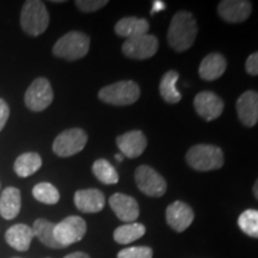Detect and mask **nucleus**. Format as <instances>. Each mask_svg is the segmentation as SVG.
I'll return each mask as SVG.
<instances>
[{
  "label": "nucleus",
  "instance_id": "1",
  "mask_svg": "<svg viewBox=\"0 0 258 258\" xmlns=\"http://www.w3.org/2000/svg\"><path fill=\"white\" fill-rule=\"evenodd\" d=\"M198 35V24L194 16L188 11H179L171 19L167 31V42L170 47L178 53L188 50L195 42Z\"/></svg>",
  "mask_w": 258,
  "mask_h": 258
},
{
  "label": "nucleus",
  "instance_id": "2",
  "mask_svg": "<svg viewBox=\"0 0 258 258\" xmlns=\"http://www.w3.org/2000/svg\"><path fill=\"white\" fill-rule=\"evenodd\" d=\"M49 25V14L43 2L28 0L21 11V27L29 36L36 37L43 34Z\"/></svg>",
  "mask_w": 258,
  "mask_h": 258
},
{
  "label": "nucleus",
  "instance_id": "3",
  "mask_svg": "<svg viewBox=\"0 0 258 258\" xmlns=\"http://www.w3.org/2000/svg\"><path fill=\"white\" fill-rule=\"evenodd\" d=\"M90 37L82 31H70L55 42L53 55L67 61L82 59L89 53Z\"/></svg>",
  "mask_w": 258,
  "mask_h": 258
},
{
  "label": "nucleus",
  "instance_id": "4",
  "mask_svg": "<svg viewBox=\"0 0 258 258\" xmlns=\"http://www.w3.org/2000/svg\"><path fill=\"white\" fill-rule=\"evenodd\" d=\"M185 159L196 171L218 170L224 165V152L214 145H195L188 151Z\"/></svg>",
  "mask_w": 258,
  "mask_h": 258
},
{
  "label": "nucleus",
  "instance_id": "5",
  "mask_svg": "<svg viewBox=\"0 0 258 258\" xmlns=\"http://www.w3.org/2000/svg\"><path fill=\"white\" fill-rule=\"evenodd\" d=\"M98 98L111 105H131L140 98V88L133 80H122L102 88Z\"/></svg>",
  "mask_w": 258,
  "mask_h": 258
},
{
  "label": "nucleus",
  "instance_id": "6",
  "mask_svg": "<svg viewBox=\"0 0 258 258\" xmlns=\"http://www.w3.org/2000/svg\"><path fill=\"white\" fill-rule=\"evenodd\" d=\"M88 144V134L80 128H71L61 132L53 143V152L61 158L72 157L82 152Z\"/></svg>",
  "mask_w": 258,
  "mask_h": 258
},
{
  "label": "nucleus",
  "instance_id": "7",
  "mask_svg": "<svg viewBox=\"0 0 258 258\" xmlns=\"http://www.w3.org/2000/svg\"><path fill=\"white\" fill-rule=\"evenodd\" d=\"M54 99V92L50 82L46 78H36L31 83L24 96L25 106L29 110L41 112L46 110Z\"/></svg>",
  "mask_w": 258,
  "mask_h": 258
},
{
  "label": "nucleus",
  "instance_id": "8",
  "mask_svg": "<svg viewBox=\"0 0 258 258\" xmlns=\"http://www.w3.org/2000/svg\"><path fill=\"white\" fill-rule=\"evenodd\" d=\"M86 231H88V226L85 220L77 215H71L55 225L54 237L57 243L62 245L63 247H67L82 240L84 235L86 234Z\"/></svg>",
  "mask_w": 258,
  "mask_h": 258
},
{
  "label": "nucleus",
  "instance_id": "9",
  "mask_svg": "<svg viewBox=\"0 0 258 258\" xmlns=\"http://www.w3.org/2000/svg\"><path fill=\"white\" fill-rule=\"evenodd\" d=\"M135 182L140 191L151 198H160L166 192L167 189L164 177L148 165H140L138 167L135 171Z\"/></svg>",
  "mask_w": 258,
  "mask_h": 258
},
{
  "label": "nucleus",
  "instance_id": "10",
  "mask_svg": "<svg viewBox=\"0 0 258 258\" xmlns=\"http://www.w3.org/2000/svg\"><path fill=\"white\" fill-rule=\"evenodd\" d=\"M159 42L154 35H141L129 38L122 44V51L127 57L137 60H145L152 57L157 53Z\"/></svg>",
  "mask_w": 258,
  "mask_h": 258
},
{
  "label": "nucleus",
  "instance_id": "11",
  "mask_svg": "<svg viewBox=\"0 0 258 258\" xmlns=\"http://www.w3.org/2000/svg\"><path fill=\"white\" fill-rule=\"evenodd\" d=\"M194 106L198 114L206 121L217 120L224 111V102L217 93L202 91L196 95Z\"/></svg>",
  "mask_w": 258,
  "mask_h": 258
},
{
  "label": "nucleus",
  "instance_id": "12",
  "mask_svg": "<svg viewBox=\"0 0 258 258\" xmlns=\"http://www.w3.org/2000/svg\"><path fill=\"white\" fill-rule=\"evenodd\" d=\"M109 205H110V208L115 213L116 217L120 219L121 221H124L125 224L134 222L139 218V214H140L137 200L128 195H124V194H114L109 199Z\"/></svg>",
  "mask_w": 258,
  "mask_h": 258
},
{
  "label": "nucleus",
  "instance_id": "13",
  "mask_svg": "<svg viewBox=\"0 0 258 258\" xmlns=\"http://www.w3.org/2000/svg\"><path fill=\"white\" fill-rule=\"evenodd\" d=\"M252 4L246 0H224L218 6L219 16L228 23H241L250 17Z\"/></svg>",
  "mask_w": 258,
  "mask_h": 258
},
{
  "label": "nucleus",
  "instance_id": "14",
  "mask_svg": "<svg viewBox=\"0 0 258 258\" xmlns=\"http://www.w3.org/2000/svg\"><path fill=\"white\" fill-rule=\"evenodd\" d=\"M194 215L190 206L182 201H175L166 209V221L173 231L184 232L192 224Z\"/></svg>",
  "mask_w": 258,
  "mask_h": 258
},
{
  "label": "nucleus",
  "instance_id": "15",
  "mask_svg": "<svg viewBox=\"0 0 258 258\" xmlns=\"http://www.w3.org/2000/svg\"><path fill=\"white\" fill-rule=\"evenodd\" d=\"M116 144L120 148L122 156L127 158H138L144 153L147 147V139L141 131H132L118 135Z\"/></svg>",
  "mask_w": 258,
  "mask_h": 258
},
{
  "label": "nucleus",
  "instance_id": "16",
  "mask_svg": "<svg viewBox=\"0 0 258 258\" xmlns=\"http://www.w3.org/2000/svg\"><path fill=\"white\" fill-rule=\"evenodd\" d=\"M237 114L241 123L253 127L258 122V93L252 90L245 91L237 101Z\"/></svg>",
  "mask_w": 258,
  "mask_h": 258
},
{
  "label": "nucleus",
  "instance_id": "17",
  "mask_svg": "<svg viewBox=\"0 0 258 258\" xmlns=\"http://www.w3.org/2000/svg\"><path fill=\"white\" fill-rule=\"evenodd\" d=\"M74 205L82 213H98L105 206V196L98 189H82L74 194Z\"/></svg>",
  "mask_w": 258,
  "mask_h": 258
},
{
  "label": "nucleus",
  "instance_id": "18",
  "mask_svg": "<svg viewBox=\"0 0 258 258\" xmlns=\"http://www.w3.org/2000/svg\"><path fill=\"white\" fill-rule=\"evenodd\" d=\"M35 234L32 227L25 224H16L5 232V240L12 249L25 252L30 249Z\"/></svg>",
  "mask_w": 258,
  "mask_h": 258
},
{
  "label": "nucleus",
  "instance_id": "19",
  "mask_svg": "<svg viewBox=\"0 0 258 258\" xmlns=\"http://www.w3.org/2000/svg\"><path fill=\"white\" fill-rule=\"evenodd\" d=\"M226 67H227V61L225 56L219 53H211L203 57L201 64H200L199 74L206 82H213V80L220 78L225 73Z\"/></svg>",
  "mask_w": 258,
  "mask_h": 258
},
{
  "label": "nucleus",
  "instance_id": "20",
  "mask_svg": "<svg viewBox=\"0 0 258 258\" xmlns=\"http://www.w3.org/2000/svg\"><path fill=\"white\" fill-rule=\"evenodd\" d=\"M21 190L15 186H8L0 195V215L5 220H14L21 212Z\"/></svg>",
  "mask_w": 258,
  "mask_h": 258
},
{
  "label": "nucleus",
  "instance_id": "21",
  "mask_svg": "<svg viewBox=\"0 0 258 258\" xmlns=\"http://www.w3.org/2000/svg\"><path fill=\"white\" fill-rule=\"evenodd\" d=\"M148 30H150V23L144 18L125 17L115 24L116 34L121 37H125L127 40L146 35Z\"/></svg>",
  "mask_w": 258,
  "mask_h": 258
},
{
  "label": "nucleus",
  "instance_id": "22",
  "mask_svg": "<svg viewBox=\"0 0 258 258\" xmlns=\"http://www.w3.org/2000/svg\"><path fill=\"white\" fill-rule=\"evenodd\" d=\"M42 166V158L38 153L27 152L21 154L14 164V170L16 175L22 178L36 173Z\"/></svg>",
  "mask_w": 258,
  "mask_h": 258
},
{
  "label": "nucleus",
  "instance_id": "23",
  "mask_svg": "<svg viewBox=\"0 0 258 258\" xmlns=\"http://www.w3.org/2000/svg\"><path fill=\"white\" fill-rule=\"evenodd\" d=\"M54 222L48 221L46 219H37L32 225V231H34L35 237L38 238L44 246L50 247V249H63L62 245L57 243L55 237H54V228H55Z\"/></svg>",
  "mask_w": 258,
  "mask_h": 258
},
{
  "label": "nucleus",
  "instance_id": "24",
  "mask_svg": "<svg viewBox=\"0 0 258 258\" xmlns=\"http://www.w3.org/2000/svg\"><path fill=\"white\" fill-rule=\"evenodd\" d=\"M179 74L176 71H169L163 76L159 84V92L161 98L170 104H176L182 99V95L176 89V84L178 82Z\"/></svg>",
  "mask_w": 258,
  "mask_h": 258
},
{
  "label": "nucleus",
  "instance_id": "25",
  "mask_svg": "<svg viewBox=\"0 0 258 258\" xmlns=\"http://www.w3.org/2000/svg\"><path fill=\"white\" fill-rule=\"evenodd\" d=\"M146 233V227L139 222L122 225L114 231V239L117 244H131L133 241L140 239Z\"/></svg>",
  "mask_w": 258,
  "mask_h": 258
},
{
  "label": "nucleus",
  "instance_id": "26",
  "mask_svg": "<svg viewBox=\"0 0 258 258\" xmlns=\"http://www.w3.org/2000/svg\"><path fill=\"white\" fill-rule=\"evenodd\" d=\"M92 172L103 184H116L120 179L117 171L106 159H97L92 165Z\"/></svg>",
  "mask_w": 258,
  "mask_h": 258
},
{
  "label": "nucleus",
  "instance_id": "27",
  "mask_svg": "<svg viewBox=\"0 0 258 258\" xmlns=\"http://www.w3.org/2000/svg\"><path fill=\"white\" fill-rule=\"evenodd\" d=\"M32 196L44 205H56L60 200V192L50 183L42 182L32 188Z\"/></svg>",
  "mask_w": 258,
  "mask_h": 258
},
{
  "label": "nucleus",
  "instance_id": "28",
  "mask_svg": "<svg viewBox=\"0 0 258 258\" xmlns=\"http://www.w3.org/2000/svg\"><path fill=\"white\" fill-rule=\"evenodd\" d=\"M238 226L245 234L258 239V211L246 209L238 219Z\"/></svg>",
  "mask_w": 258,
  "mask_h": 258
},
{
  "label": "nucleus",
  "instance_id": "29",
  "mask_svg": "<svg viewBox=\"0 0 258 258\" xmlns=\"http://www.w3.org/2000/svg\"><path fill=\"white\" fill-rule=\"evenodd\" d=\"M153 250L148 246L125 247L117 253V258H152Z\"/></svg>",
  "mask_w": 258,
  "mask_h": 258
},
{
  "label": "nucleus",
  "instance_id": "30",
  "mask_svg": "<svg viewBox=\"0 0 258 258\" xmlns=\"http://www.w3.org/2000/svg\"><path fill=\"white\" fill-rule=\"evenodd\" d=\"M108 4L106 0H77L76 5L80 11L86 12H95L98 11L99 9L104 8V6Z\"/></svg>",
  "mask_w": 258,
  "mask_h": 258
},
{
  "label": "nucleus",
  "instance_id": "31",
  "mask_svg": "<svg viewBox=\"0 0 258 258\" xmlns=\"http://www.w3.org/2000/svg\"><path fill=\"white\" fill-rule=\"evenodd\" d=\"M245 70L250 76H258V51L247 57L245 62Z\"/></svg>",
  "mask_w": 258,
  "mask_h": 258
},
{
  "label": "nucleus",
  "instance_id": "32",
  "mask_svg": "<svg viewBox=\"0 0 258 258\" xmlns=\"http://www.w3.org/2000/svg\"><path fill=\"white\" fill-rule=\"evenodd\" d=\"M10 117V106L4 99L0 98V132L5 127Z\"/></svg>",
  "mask_w": 258,
  "mask_h": 258
},
{
  "label": "nucleus",
  "instance_id": "33",
  "mask_svg": "<svg viewBox=\"0 0 258 258\" xmlns=\"http://www.w3.org/2000/svg\"><path fill=\"white\" fill-rule=\"evenodd\" d=\"M166 9V4L164 2H159V0H156V2H153V6H152V10H151V15H154V14H158L159 11H163V10Z\"/></svg>",
  "mask_w": 258,
  "mask_h": 258
},
{
  "label": "nucleus",
  "instance_id": "34",
  "mask_svg": "<svg viewBox=\"0 0 258 258\" xmlns=\"http://www.w3.org/2000/svg\"><path fill=\"white\" fill-rule=\"evenodd\" d=\"M63 258H91V257H90L88 253L80 252V251H78V252H72L67 254V256H64Z\"/></svg>",
  "mask_w": 258,
  "mask_h": 258
},
{
  "label": "nucleus",
  "instance_id": "35",
  "mask_svg": "<svg viewBox=\"0 0 258 258\" xmlns=\"http://www.w3.org/2000/svg\"><path fill=\"white\" fill-rule=\"evenodd\" d=\"M252 191H253V195L254 198L258 200V179L256 180V183L253 184V188H252Z\"/></svg>",
  "mask_w": 258,
  "mask_h": 258
},
{
  "label": "nucleus",
  "instance_id": "36",
  "mask_svg": "<svg viewBox=\"0 0 258 258\" xmlns=\"http://www.w3.org/2000/svg\"><path fill=\"white\" fill-rule=\"evenodd\" d=\"M115 158H116V160H117V161L123 160V156H122V154H116Z\"/></svg>",
  "mask_w": 258,
  "mask_h": 258
},
{
  "label": "nucleus",
  "instance_id": "37",
  "mask_svg": "<svg viewBox=\"0 0 258 258\" xmlns=\"http://www.w3.org/2000/svg\"><path fill=\"white\" fill-rule=\"evenodd\" d=\"M12 258H21V257H12Z\"/></svg>",
  "mask_w": 258,
  "mask_h": 258
},
{
  "label": "nucleus",
  "instance_id": "38",
  "mask_svg": "<svg viewBox=\"0 0 258 258\" xmlns=\"http://www.w3.org/2000/svg\"><path fill=\"white\" fill-rule=\"evenodd\" d=\"M0 188H2V183H0Z\"/></svg>",
  "mask_w": 258,
  "mask_h": 258
}]
</instances>
